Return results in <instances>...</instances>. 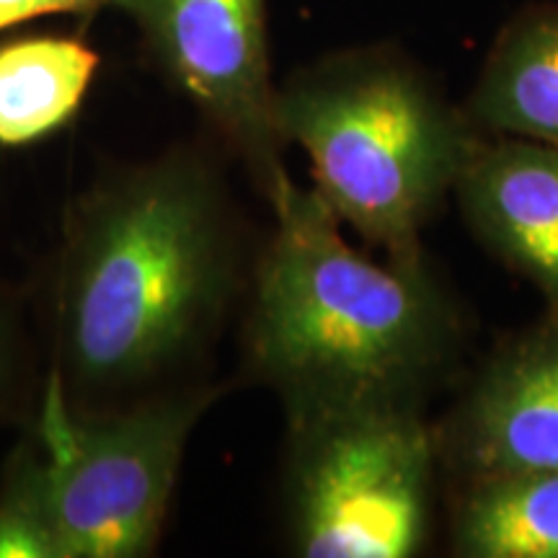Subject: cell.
Wrapping results in <instances>:
<instances>
[{"mask_svg": "<svg viewBox=\"0 0 558 558\" xmlns=\"http://www.w3.org/2000/svg\"><path fill=\"white\" fill-rule=\"evenodd\" d=\"M0 558H60L37 437L21 439L0 476Z\"/></svg>", "mask_w": 558, "mask_h": 558, "instance_id": "cell-12", "label": "cell"}, {"mask_svg": "<svg viewBox=\"0 0 558 558\" xmlns=\"http://www.w3.org/2000/svg\"><path fill=\"white\" fill-rule=\"evenodd\" d=\"M465 114L484 135L558 145V3L522 13L499 34Z\"/></svg>", "mask_w": 558, "mask_h": 558, "instance_id": "cell-9", "label": "cell"}, {"mask_svg": "<svg viewBox=\"0 0 558 558\" xmlns=\"http://www.w3.org/2000/svg\"><path fill=\"white\" fill-rule=\"evenodd\" d=\"M213 388H166L101 411H70L54 383L34 429L60 558H143L156 550Z\"/></svg>", "mask_w": 558, "mask_h": 558, "instance_id": "cell-4", "label": "cell"}, {"mask_svg": "<svg viewBox=\"0 0 558 558\" xmlns=\"http://www.w3.org/2000/svg\"><path fill=\"white\" fill-rule=\"evenodd\" d=\"M284 145L305 153L313 190L367 246L422 254V233L452 197L484 137L393 54H347L277 90Z\"/></svg>", "mask_w": 558, "mask_h": 558, "instance_id": "cell-3", "label": "cell"}, {"mask_svg": "<svg viewBox=\"0 0 558 558\" xmlns=\"http://www.w3.org/2000/svg\"><path fill=\"white\" fill-rule=\"evenodd\" d=\"M439 463L422 407L288 418L284 514L303 558H411L427 546Z\"/></svg>", "mask_w": 558, "mask_h": 558, "instance_id": "cell-5", "label": "cell"}, {"mask_svg": "<svg viewBox=\"0 0 558 558\" xmlns=\"http://www.w3.org/2000/svg\"><path fill=\"white\" fill-rule=\"evenodd\" d=\"M239 282L228 194L197 150L96 181L65 226L50 383L70 411L166 390L202 352Z\"/></svg>", "mask_w": 558, "mask_h": 558, "instance_id": "cell-1", "label": "cell"}, {"mask_svg": "<svg viewBox=\"0 0 558 558\" xmlns=\"http://www.w3.org/2000/svg\"><path fill=\"white\" fill-rule=\"evenodd\" d=\"M246 367L284 418L360 407H424L460 347V318L424 256L375 262L316 190L284 173L267 197Z\"/></svg>", "mask_w": 558, "mask_h": 558, "instance_id": "cell-2", "label": "cell"}, {"mask_svg": "<svg viewBox=\"0 0 558 558\" xmlns=\"http://www.w3.org/2000/svg\"><path fill=\"white\" fill-rule=\"evenodd\" d=\"M452 194L473 235L558 316V145L484 135Z\"/></svg>", "mask_w": 558, "mask_h": 558, "instance_id": "cell-8", "label": "cell"}, {"mask_svg": "<svg viewBox=\"0 0 558 558\" xmlns=\"http://www.w3.org/2000/svg\"><path fill=\"white\" fill-rule=\"evenodd\" d=\"M450 533L463 558H558V471L471 481Z\"/></svg>", "mask_w": 558, "mask_h": 558, "instance_id": "cell-11", "label": "cell"}, {"mask_svg": "<svg viewBox=\"0 0 558 558\" xmlns=\"http://www.w3.org/2000/svg\"><path fill=\"white\" fill-rule=\"evenodd\" d=\"M99 5H114V0H0V29L47 13H83Z\"/></svg>", "mask_w": 558, "mask_h": 558, "instance_id": "cell-14", "label": "cell"}, {"mask_svg": "<svg viewBox=\"0 0 558 558\" xmlns=\"http://www.w3.org/2000/svg\"><path fill=\"white\" fill-rule=\"evenodd\" d=\"M202 117L246 166L264 199L288 173L277 128L264 0H114Z\"/></svg>", "mask_w": 558, "mask_h": 558, "instance_id": "cell-6", "label": "cell"}, {"mask_svg": "<svg viewBox=\"0 0 558 558\" xmlns=\"http://www.w3.org/2000/svg\"><path fill=\"white\" fill-rule=\"evenodd\" d=\"M99 68L78 39L32 37L0 47V145L24 148L73 120Z\"/></svg>", "mask_w": 558, "mask_h": 558, "instance_id": "cell-10", "label": "cell"}, {"mask_svg": "<svg viewBox=\"0 0 558 558\" xmlns=\"http://www.w3.org/2000/svg\"><path fill=\"white\" fill-rule=\"evenodd\" d=\"M435 432L469 484L558 471V316L507 341Z\"/></svg>", "mask_w": 558, "mask_h": 558, "instance_id": "cell-7", "label": "cell"}, {"mask_svg": "<svg viewBox=\"0 0 558 558\" xmlns=\"http://www.w3.org/2000/svg\"><path fill=\"white\" fill-rule=\"evenodd\" d=\"M24 373V329L19 303L0 284V416L16 401Z\"/></svg>", "mask_w": 558, "mask_h": 558, "instance_id": "cell-13", "label": "cell"}]
</instances>
